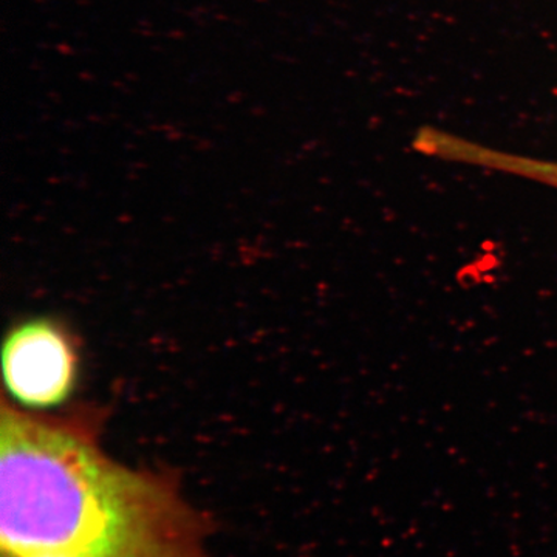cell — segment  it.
<instances>
[{"label":"cell","mask_w":557,"mask_h":557,"mask_svg":"<svg viewBox=\"0 0 557 557\" xmlns=\"http://www.w3.org/2000/svg\"><path fill=\"white\" fill-rule=\"evenodd\" d=\"M208 519L101 448L89 418L0 410V548L10 557H212Z\"/></svg>","instance_id":"6da1fadb"},{"label":"cell","mask_w":557,"mask_h":557,"mask_svg":"<svg viewBox=\"0 0 557 557\" xmlns=\"http://www.w3.org/2000/svg\"><path fill=\"white\" fill-rule=\"evenodd\" d=\"M78 362L69 333L50 319L22 322L3 341V383L17 408L46 410L67 401Z\"/></svg>","instance_id":"7a4b0ae2"},{"label":"cell","mask_w":557,"mask_h":557,"mask_svg":"<svg viewBox=\"0 0 557 557\" xmlns=\"http://www.w3.org/2000/svg\"><path fill=\"white\" fill-rule=\"evenodd\" d=\"M435 153L438 160L448 161V163L465 164V166L530 180L557 190V161L505 152V150L490 148L482 143L460 137L449 131L440 135L435 143Z\"/></svg>","instance_id":"3957f363"},{"label":"cell","mask_w":557,"mask_h":557,"mask_svg":"<svg viewBox=\"0 0 557 557\" xmlns=\"http://www.w3.org/2000/svg\"><path fill=\"white\" fill-rule=\"evenodd\" d=\"M2 557H10V556H2Z\"/></svg>","instance_id":"277c9868"}]
</instances>
